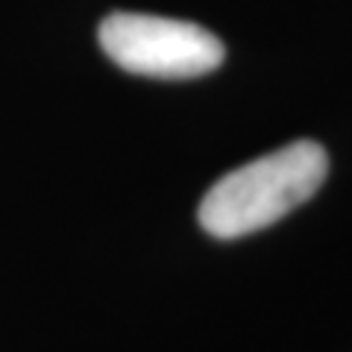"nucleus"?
Wrapping results in <instances>:
<instances>
[{"label": "nucleus", "instance_id": "2", "mask_svg": "<svg viewBox=\"0 0 352 352\" xmlns=\"http://www.w3.org/2000/svg\"><path fill=\"white\" fill-rule=\"evenodd\" d=\"M100 47L118 68L156 80H191L220 68L226 47L200 24L115 12L100 24Z\"/></svg>", "mask_w": 352, "mask_h": 352}, {"label": "nucleus", "instance_id": "1", "mask_svg": "<svg viewBox=\"0 0 352 352\" xmlns=\"http://www.w3.org/2000/svg\"><path fill=\"white\" fill-rule=\"evenodd\" d=\"M326 170V150L314 141L279 147L214 182L200 203V226L220 241L258 232L311 200Z\"/></svg>", "mask_w": 352, "mask_h": 352}]
</instances>
